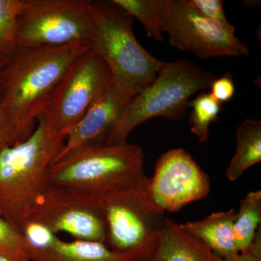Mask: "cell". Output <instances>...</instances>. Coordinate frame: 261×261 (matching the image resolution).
<instances>
[{"mask_svg": "<svg viewBox=\"0 0 261 261\" xmlns=\"http://www.w3.org/2000/svg\"><path fill=\"white\" fill-rule=\"evenodd\" d=\"M151 198L159 208L177 212L208 195L211 182L191 155L182 148L170 149L158 160L153 176L148 178Z\"/></svg>", "mask_w": 261, "mask_h": 261, "instance_id": "11", "label": "cell"}, {"mask_svg": "<svg viewBox=\"0 0 261 261\" xmlns=\"http://www.w3.org/2000/svg\"><path fill=\"white\" fill-rule=\"evenodd\" d=\"M211 95L220 103L228 102L235 93V85L230 73L215 79L211 85Z\"/></svg>", "mask_w": 261, "mask_h": 261, "instance_id": "23", "label": "cell"}, {"mask_svg": "<svg viewBox=\"0 0 261 261\" xmlns=\"http://www.w3.org/2000/svg\"><path fill=\"white\" fill-rule=\"evenodd\" d=\"M261 191L250 192L240 201L233 224V232L239 252L250 246L260 228Z\"/></svg>", "mask_w": 261, "mask_h": 261, "instance_id": "17", "label": "cell"}, {"mask_svg": "<svg viewBox=\"0 0 261 261\" xmlns=\"http://www.w3.org/2000/svg\"><path fill=\"white\" fill-rule=\"evenodd\" d=\"M216 76L186 59L165 62L153 82L136 94L107 144H125L141 123L154 118L179 120L196 92L210 88Z\"/></svg>", "mask_w": 261, "mask_h": 261, "instance_id": "5", "label": "cell"}, {"mask_svg": "<svg viewBox=\"0 0 261 261\" xmlns=\"http://www.w3.org/2000/svg\"><path fill=\"white\" fill-rule=\"evenodd\" d=\"M217 256L176 222L165 218L157 245L145 261H216Z\"/></svg>", "mask_w": 261, "mask_h": 261, "instance_id": "13", "label": "cell"}, {"mask_svg": "<svg viewBox=\"0 0 261 261\" xmlns=\"http://www.w3.org/2000/svg\"><path fill=\"white\" fill-rule=\"evenodd\" d=\"M112 85L111 71L97 53L90 49L81 56L70 67L44 111L53 129L66 135Z\"/></svg>", "mask_w": 261, "mask_h": 261, "instance_id": "9", "label": "cell"}, {"mask_svg": "<svg viewBox=\"0 0 261 261\" xmlns=\"http://www.w3.org/2000/svg\"><path fill=\"white\" fill-rule=\"evenodd\" d=\"M4 145H10V144L4 122H3L1 109H0V147Z\"/></svg>", "mask_w": 261, "mask_h": 261, "instance_id": "25", "label": "cell"}, {"mask_svg": "<svg viewBox=\"0 0 261 261\" xmlns=\"http://www.w3.org/2000/svg\"><path fill=\"white\" fill-rule=\"evenodd\" d=\"M161 30L168 44L203 59L247 56L248 45L235 36L234 30L203 16L191 0H163Z\"/></svg>", "mask_w": 261, "mask_h": 261, "instance_id": "8", "label": "cell"}, {"mask_svg": "<svg viewBox=\"0 0 261 261\" xmlns=\"http://www.w3.org/2000/svg\"><path fill=\"white\" fill-rule=\"evenodd\" d=\"M189 107L192 108L190 132L197 137L200 143H204L208 140L211 123L219 118L221 104L211 93L203 92L191 101Z\"/></svg>", "mask_w": 261, "mask_h": 261, "instance_id": "19", "label": "cell"}, {"mask_svg": "<svg viewBox=\"0 0 261 261\" xmlns=\"http://www.w3.org/2000/svg\"><path fill=\"white\" fill-rule=\"evenodd\" d=\"M0 255L11 261H32L23 233L0 214Z\"/></svg>", "mask_w": 261, "mask_h": 261, "instance_id": "21", "label": "cell"}, {"mask_svg": "<svg viewBox=\"0 0 261 261\" xmlns=\"http://www.w3.org/2000/svg\"><path fill=\"white\" fill-rule=\"evenodd\" d=\"M196 9L207 18L223 24L226 28L234 30V27L230 23L224 9V3L221 0H191Z\"/></svg>", "mask_w": 261, "mask_h": 261, "instance_id": "22", "label": "cell"}, {"mask_svg": "<svg viewBox=\"0 0 261 261\" xmlns=\"http://www.w3.org/2000/svg\"><path fill=\"white\" fill-rule=\"evenodd\" d=\"M24 0H0V49L9 56L17 47V21Z\"/></svg>", "mask_w": 261, "mask_h": 261, "instance_id": "20", "label": "cell"}, {"mask_svg": "<svg viewBox=\"0 0 261 261\" xmlns=\"http://www.w3.org/2000/svg\"><path fill=\"white\" fill-rule=\"evenodd\" d=\"M92 49L108 65L113 84L138 94L152 83L164 65L141 45L133 18L111 2H93Z\"/></svg>", "mask_w": 261, "mask_h": 261, "instance_id": "4", "label": "cell"}, {"mask_svg": "<svg viewBox=\"0 0 261 261\" xmlns=\"http://www.w3.org/2000/svg\"><path fill=\"white\" fill-rule=\"evenodd\" d=\"M29 219L44 224L56 234L66 233L75 240L107 245L104 217L93 201L51 184L39 196Z\"/></svg>", "mask_w": 261, "mask_h": 261, "instance_id": "10", "label": "cell"}, {"mask_svg": "<svg viewBox=\"0 0 261 261\" xmlns=\"http://www.w3.org/2000/svg\"><path fill=\"white\" fill-rule=\"evenodd\" d=\"M136 94L113 84L66 134L64 147L57 159L80 146L106 143Z\"/></svg>", "mask_w": 261, "mask_h": 261, "instance_id": "12", "label": "cell"}, {"mask_svg": "<svg viewBox=\"0 0 261 261\" xmlns=\"http://www.w3.org/2000/svg\"><path fill=\"white\" fill-rule=\"evenodd\" d=\"M163 0H113L132 18L140 20L148 37L163 42L161 30V15Z\"/></svg>", "mask_w": 261, "mask_h": 261, "instance_id": "18", "label": "cell"}, {"mask_svg": "<svg viewBox=\"0 0 261 261\" xmlns=\"http://www.w3.org/2000/svg\"><path fill=\"white\" fill-rule=\"evenodd\" d=\"M236 213L234 209L219 211L204 219L178 226L192 238L204 244L215 255L227 258L240 253L233 232Z\"/></svg>", "mask_w": 261, "mask_h": 261, "instance_id": "14", "label": "cell"}, {"mask_svg": "<svg viewBox=\"0 0 261 261\" xmlns=\"http://www.w3.org/2000/svg\"><path fill=\"white\" fill-rule=\"evenodd\" d=\"M216 261H261V229L259 228L250 246L245 251L227 258L217 256Z\"/></svg>", "mask_w": 261, "mask_h": 261, "instance_id": "24", "label": "cell"}, {"mask_svg": "<svg viewBox=\"0 0 261 261\" xmlns=\"http://www.w3.org/2000/svg\"><path fill=\"white\" fill-rule=\"evenodd\" d=\"M140 146L93 143L57 159L49 171L51 185L87 197L116 191L145 178Z\"/></svg>", "mask_w": 261, "mask_h": 261, "instance_id": "3", "label": "cell"}, {"mask_svg": "<svg viewBox=\"0 0 261 261\" xmlns=\"http://www.w3.org/2000/svg\"><path fill=\"white\" fill-rule=\"evenodd\" d=\"M65 141V136L53 129L43 112L29 138L0 147V214L20 231L50 185L49 168Z\"/></svg>", "mask_w": 261, "mask_h": 261, "instance_id": "2", "label": "cell"}, {"mask_svg": "<svg viewBox=\"0 0 261 261\" xmlns=\"http://www.w3.org/2000/svg\"><path fill=\"white\" fill-rule=\"evenodd\" d=\"M102 213L107 245L119 253L145 261L158 243L164 214L151 198L148 177L124 188L89 197Z\"/></svg>", "mask_w": 261, "mask_h": 261, "instance_id": "6", "label": "cell"}, {"mask_svg": "<svg viewBox=\"0 0 261 261\" xmlns=\"http://www.w3.org/2000/svg\"><path fill=\"white\" fill-rule=\"evenodd\" d=\"M93 2L89 0H24L17 21L16 44L20 47H58L92 44Z\"/></svg>", "mask_w": 261, "mask_h": 261, "instance_id": "7", "label": "cell"}, {"mask_svg": "<svg viewBox=\"0 0 261 261\" xmlns=\"http://www.w3.org/2000/svg\"><path fill=\"white\" fill-rule=\"evenodd\" d=\"M89 42L58 47L17 46L0 70V109L10 145L30 137L70 67Z\"/></svg>", "mask_w": 261, "mask_h": 261, "instance_id": "1", "label": "cell"}, {"mask_svg": "<svg viewBox=\"0 0 261 261\" xmlns=\"http://www.w3.org/2000/svg\"><path fill=\"white\" fill-rule=\"evenodd\" d=\"M8 56L5 54L3 51L0 49V70H1L3 67L4 66L5 63L8 61Z\"/></svg>", "mask_w": 261, "mask_h": 261, "instance_id": "26", "label": "cell"}, {"mask_svg": "<svg viewBox=\"0 0 261 261\" xmlns=\"http://www.w3.org/2000/svg\"><path fill=\"white\" fill-rule=\"evenodd\" d=\"M32 261H144L140 257L119 253L106 244L87 240L64 241L57 236L45 250L32 257Z\"/></svg>", "mask_w": 261, "mask_h": 261, "instance_id": "15", "label": "cell"}, {"mask_svg": "<svg viewBox=\"0 0 261 261\" xmlns=\"http://www.w3.org/2000/svg\"><path fill=\"white\" fill-rule=\"evenodd\" d=\"M0 261H11L8 257L3 256V255H0Z\"/></svg>", "mask_w": 261, "mask_h": 261, "instance_id": "27", "label": "cell"}, {"mask_svg": "<svg viewBox=\"0 0 261 261\" xmlns=\"http://www.w3.org/2000/svg\"><path fill=\"white\" fill-rule=\"evenodd\" d=\"M261 161V123L247 118L237 129V148L226 168L228 179L235 181L249 168Z\"/></svg>", "mask_w": 261, "mask_h": 261, "instance_id": "16", "label": "cell"}]
</instances>
